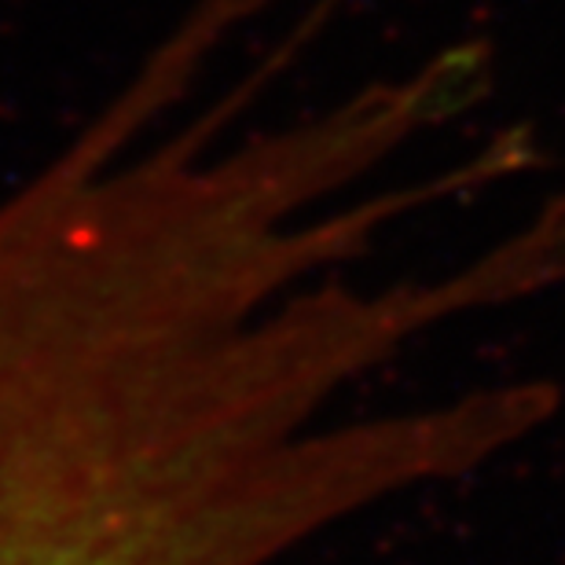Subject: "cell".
<instances>
[{
	"instance_id": "7a4b0ae2",
	"label": "cell",
	"mask_w": 565,
	"mask_h": 565,
	"mask_svg": "<svg viewBox=\"0 0 565 565\" xmlns=\"http://www.w3.org/2000/svg\"><path fill=\"white\" fill-rule=\"evenodd\" d=\"M492 88V49L484 41H470L440 55L426 71L408 82V104L419 126H437L481 104Z\"/></svg>"
},
{
	"instance_id": "6da1fadb",
	"label": "cell",
	"mask_w": 565,
	"mask_h": 565,
	"mask_svg": "<svg viewBox=\"0 0 565 565\" xmlns=\"http://www.w3.org/2000/svg\"><path fill=\"white\" fill-rule=\"evenodd\" d=\"M565 279V191L551 199L544 213L529 224L522 235L495 246L467 273L437 282L440 316L473 309V305L525 298L533 290H544L551 282Z\"/></svg>"
}]
</instances>
